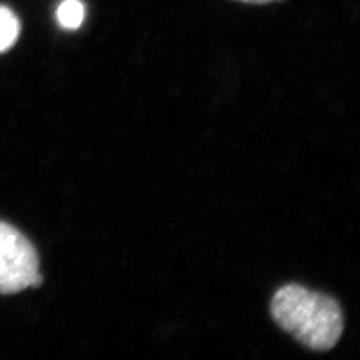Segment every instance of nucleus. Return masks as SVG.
Instances as JSON below:
<instances>
[{
	"label": "nucleus",
	"instance_id": "nucleus-2",
	"mask_svg": "<svg viewBox=\"0 0 360 360\" xmlns=\"http://www.w3.org/2000/svg\"><path fill=\"white\" fill-rule=\"evenodd\" d=\"M41 283L34 245L22 232L0 221V294H16Z\"/></svg>",
	"mask_w": 360,
	"mask_h": 360
},
{
	"label": "nucleus",
	"instance_id": "nucleus-1",
	"mask_svg": "<svg viewBox=\"0 0 360 360\" xmlns=\"http://www.w3.org/2000/svg\"><path fill=\"white\" fill-rule=\"evenodd\" d=\"M271 315L285 333L315 351L334 347L343 333V314L333 297L288 284L271 302Z\"/></svg>",
	"mask_w": 360,
	"mask_h": 360
},
{
	"label": "nucleus",
	"instance_id": "nucleus-5",
	"mask_svg": "<svg viewBox=\"0 0 360 360\" xmlns=\"http://www.w3.org/2000/svg\"><path fill=\"white\" fill-rule=\"evenodd\" d=\"M232 1H239V3H245V4H252V6H266L275 3L278 0H232Z\"/></svg>",
	"mask_w": 360,
	"mask_h": 360
},
{
	"label": "nucleus",
	"instance_id": "nucleus-3",
	"mask_svg": "<svg viewBox=\"0 0 360 360\" xmlns=\"http://www.w3.org/2000/svg\"><path fill=\"white\" fill-rule=\"evenodd\" d=\"M20 35V23L13 10L0 6V52L7 51Z\"/></svg>",
	"mask_w": 360,
	"mask_h": 360
},
{
	"label": "nucleus",
	"instance_id": "nucleus-4",
	"mask_svg": "<svg viewBox=\"0 0 360 360\" xmlns=\"http://www.w3.org/2000/svg\"><path fill=\"white\" fill-rule=\"evenodd\" d=\"M86 15L84 4L80 0H63L56 11L59 25L65 30H77Z\"/></svg>",
	"mask_w": 360,
	"mask_h": 360
}]
</instances>
